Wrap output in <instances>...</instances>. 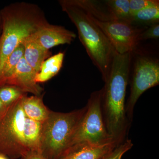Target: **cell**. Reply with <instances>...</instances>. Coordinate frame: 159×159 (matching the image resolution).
Returning <instances> with one entry per match:
<instances>
[{"mask_svg": "<svg viewBox=\"0 0 159 159\" xmlns=\"http://www.w3.org/2000/svg\"><path fill=\"white\" fill-rule=\"evenodd\" d=\"M133 52L115 53L108 77L102 89L101 108L107 130L119 145L125 141L131 123L125 111Z\"/></svg>", "mask_w": 159, "mask_h": 159, "instance_id": "cell-1", "label": "cell"}, {"mask_svg": "<svg viewBox=\"0 0 159 159\" xmlns=\"http://www.w3.org/2000/svg\"><path fill=\"white\" fill-rule=\"evenodd\" d=\"M0 73L6 60L23 42L49 23L43 11L35 4L18 2L0 11Z\"/></svg>", "mask_w": 159, "mask_h": 159, "instance_id": "cell-2", "label": "cell"}, {"mask_svg": "<svg viewBox=\"0 0 159 159\" xmlns=\"http://www.w3.org/2000/svg\"><path fill=\"white\" fill-rule=\"evenodd\" d=\"M59 3L62 11L76 26L80 42L105 82L116 52L113 46L88 12L73 0H60Z\"/></svg>", "mask_w": 159, "mask_h": 159, "instance_id": "cell-3", "label": "cell"}, {"mask_svg": "<svg viewBox=\"0 0 159 159\" xmlns=\"http://www.w3.org/2000/svg\"><path fill=\"white\" fill-rule=\"evenodd\" d=\"M85 107L69 113L51 112L43 123L40 153L46 159H59L70 148Z\"/></svg>", "mask_w": 159, "mask_h": 159, "instance_id": "cell-4", "label": "cell"}, {"mask_svg": "<svg viewBox=\"0 0 159 159\" xmlns=\"http://www.w3.org/2000/svg\"><path fill=\"white\" fill-rule=\"evenodd\" d=\"M21 98L0 113V153L12 159L23 157L29 152L24 136L26 116Z\"/></svg>", "mask_w": 159, "mask_h": 159, "instance_id": "cell-5", "label": "cell"}, {"mask_svg": "<svg viewBox=\"0 0 159 159\" xmlns=\"http://www.w3.org/2000/svg\"><path fill=\"white\" fill-rule=\"evenodd\" d=\"M102 94L101 89L91 94L85 112L72 137L70 148L81 143L102 145L114 142L107 132L102 116Z\"/></svg>", "mask_w": 159, "mask_h": 159, "instance_id": "cell-6", "label": "cell"}, {"mask_svg": "<svg viewBox=\"0 0 159 159\" xmlns=\"http://www.w3.org/2000/svg\"><path fill=\"white\" fill-rule=\"evenodd\" d=\"M159 84L158 59L147 55L137 57L134 63L131 79L130 94L125 104V111L131 123L133 119L134 110L138 99L148 89Z\"/></svg>", "mask_w": 159, "mask_h": 159, "instance_id": "cell-7", "label": "cell"}, {"mask_svg": "<svg viewBox=\"0 0 159 159\" xmlns=\"http://www.w3.org/2000/svg\"><path fill=\"white\" fill-rule=\"evenodd\" d=\"M90 15L108 38L117 53L121 54L134 53L136 50L140 41V35L145 29L137 28L127 22L118 20H99Z\"/></svg>", "mask_w": 159, "mask_h": 159, "instance_id": "cell-8", "label": "cell"}, {"mask_svg": "<svg viewBox=\"0 0 159 159\" xmlns=\"http://www.w3.org/2000/svg\"><path fill=\"white\" fill-rule=\"evenodd\" d=\"M31 36L44 48L49 50L60 45L70 44L77 35L74 32L63 26L48 23Z\"/></svg>", "mask_w": 159, "mask_h": 159, "instance_id": "cell-9", "label": "cell"}, {"mask_svg": "<svg viewBox=\"0 0 159 159\" xmlns=\"http://www.w3.org/2000/svg\"><path fill=\"white\" fill-rule=\"evenodd\" d=\"M37 73L23 58L20 61L14 73L5 83V85L16 87L24 93H29L40 97L43 89L35 82Z\"/></svg>", "mask_w": 159, "mask_h": 159, "instance_id": "cell-10", "label": "cell"}, {"mask_svg": "<svg viewBox=\"0 0 159 159\" xmlns=\"http://www.w3.org/2000/svg\"><path fill=\"white\" fill-rule=\"evenodd\" d=\"M117 145L115 142L102 145L81 143L72 146L59 159H102Z\"/></svg>", "mask_w": 159, "mask_h": 159, "instance_id": "cell-11", "label": "cell"}, {"mask_svg": "<svg viewBox=\"0 0 159 159\" xmlns=\"http://www.w3.org/2000/svg\"><path fill=\"white\" fill-rule=\"evenodd\" d=\"M22 44L25 48L24 58L37 74L43 63L51 57V52L39 44L31 36L26 39Z\"/></svg>", "mask_w": 159, "mask_h": 159, "instance_id": "cell-12", "label": "cell"}, {"mask_svg": "<svg viewBox=\"0 0 159 159\" xmlns=\"http://www.w3.org/2000/svg\"><path fill=\"white\" fill-rule=\"evenodd\" d=\"M21 104L26 116L43 123L49 117L50 112L44 104L42 99L38 96H23L20 99Z\"/></svg>", "mask_w": 159, "mask_h": 159, "instance_id": "cell-13", "label": "cell"}, {"mask_svg": "<svg viewBox=\"0 0 159 159\" xmlns=\"http://www.w3.org/2000/svg\"><path fill=\"white\" fill-rule=\"evenodd\" d=\"M64 57V52H60L46 59L35 76V82H46L56 76L62 67Z\"/></svg>", "mask_w": 159, "mask_h": 159, "instance_id": "cell-14", "label": "cell"}, {"mask_svg": "<svg viewBox=\"0 0 159 159\" xmlns=\"http://www.w3.org/2000/svg\"><path fill=\"white\" fill-rule=\"evenodd\" d=\"M43 123L26 117L24 136L28 152L40 153L41 140Z\"/></svg>", "mask_w": 159, "mask_h": 159, "instance_id": "cell-15", "label": "cell"}, {"mask_svg": "<svg viewBox=\"0 0 159 159\" xmlns=\"http://www.w3.org/2000/svg\"><path fill=\"white\" fill-rule=\"evenodd\" d=\"M25 48L21 44L6 60L0 73V87L5 85L6 81L11 77L20 60L24 57Z\"/></svg>", "mask_w": 159, "mask_h": 159, "instance_id": "cell-16", "label": "cell"}, {"mask_svg": "<svg viewBox=\"0 0 159 159\" xmlns=\"http://www.w3.org/2000/svg\"><path fill=\"white\" fill-rule=\"evenodd\" d=\"M104 2L115 19L132 24L129 0H107Z\"/></svg>", "mask_w": 159, "mask_h": 159, "instance_id": "cell-17", "label": "cell"}, {"mask_svg": "<svg viewBox=\"0 0 159 159\" xmlns=\"http://www.w3.org/2000/svg\"><path fill=\"white\" fill-rule=\"evenodd\" d=\"M132 24L134 23L151 25L159 23V6L142 9L131 15Z\"/></svg>", "mask_w": 159, "mask_h": 159, "instance_id": "cell-18", "label": "cell"}, {"mask_svg": "<svg viewBox=\"0 0 159 159\" xmlns=\"http://www.w3.org/2000/svg\"><path fill=\"white\" fill-rule=\"evenodd\" d=\"M25 93L14 86L4 85L0 87V100L6 107L25 96Z\"/></svg>", "mask_w": 159, "mask_h": 159, "instance_id": "cell-19", "label": "cell"}, {"mask_svg": "<svg viewBox=\"0 0 159 159\" xmlns=\"http://www.w3.org/2000/svg\"><path fill=\"white\" fill-rule=\"evenodd\" d=\"M133 146L131 140L128 139L119 144L102 159H122V157Z\"/></svg>", "mask_w": 159, "mask_h": 159, "instance_id": "cell-20", "label": "cell"}, {"mask_svg": "<svg viewBox=\"0 0 159 159\" xmlns=\"http://www.w3.org/2000/svg\"><path fill=\"white\" fill-rule=\"evenodd\" d=\"M159 6V0H129L131 14L152 6Z\"/></svg>", "mask_w": 159, "mask_h": 159, "instance_id": "cell-21", "label": "cell"}, {"mask_svg": "<svg viewBox=\"0 0 159 159\" xmlns=\"http://www.w3.org/2000/svg\"><path fill=\"white\" fill-rule=\"evenodd\" d=\"M159 38V23L151 25L144 30L140 36V40L148 39H157Z\"/></svg>", "mask_w": 159, "mask_h": 159, "instance_id": "cell-22", "label": "cell"}, {"mask_svg": "<svg viewBox=\"0 0 159 159\" xmlns=\"http://www.w3.org/2000/svg\"><path fill=\"white\" fill-rule=\"evenodd\" d=\"M22 159H46L43 156L41 153L35 152H29L25 156L22 157Z\"/></svg>", "mask_w": 159, "mask_h": 159, "instance_id": "cell-23", "label": "cell"}, {"mask_svg": "<svg viewBox=\"0 0 159 159\" xmlns=\"http://www.w3.org/2000/svg\"><path fill=\"white\" fill-rule=\"evenodd\" d=\"M5 108H6V107L4 106L2 102V101L0 100V113H1V112Z\"/></svg>", "mask_w": 159, "mask_h": 159, "instance_id": "cell-24", "label": "cell"}, {"mask_svg": "<svg viewBox=\"0 0 159 159\" xmlns=\"http://www.w3.org/2000/svg\"><path fill=\"white\" fill-rule=\"evenodd\" d=\"M0 159H8L4 155L0 153Z\"/></svg>", "mask_w": 159, "mask_h": 159, "instance_id": "cell-25", "label": "cell"}, {"mask_svg": "<svg viewBox=\"0 0 159 159\" xmlns=\"http://www.w3.org/2000/svg\"><path fill=\"white\" fill-rule=\"evenodd\" d=\"M2 18H1V14H0V34H1V32H2Z\"/></svg>", "mask_w": 159, "mask_h": 159, "instance_id": "cell-26", "label": "cell"}]
</instances>
